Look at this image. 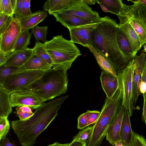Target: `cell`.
<instances>
[{
  "label": "cell",
  "instance_id": "obj_38",
  "mask_svg": "<svg viewBox=\"0 0 146 146\" xmlns=\"http://www.w3.org/2000/svg\"><path fill=\"white\" fill-rule=\"evenodd\" d=\"M13 17L0 13V34L9 24Z\"/></svg>",
  "mask_w": 146,
  "mask_h": 146
},
{
  "label": "cell",
  "instance_id": "obj_28",
  "mask_svg": "<svg viewBox=\"0 0 146 146\" xmlns=\"http://www.w3.org/2000/svg\"><path fill=\"white\" fill-rule=\"evenodd\" d=\"M32 49L34 52L37 55L48 64L52 66V60L45 50L43 43L40 42H36L35 46Z\"/></svg>",
  "mask_w": 146,
  "mask_h": 146
},
{
  "label": "cell",
  "instance_id": "obj_47",
  "mask_svg": "<svg viewBox=\"0 0 146 146\" xmlns=\"http://www.w3.org/2000/svg\"><path fill=\"white\" fill-rule=\"evenodd\" d=\"M83 1L88 5H94L97 2V0H83Z\"/></svg>",
  "mask_w": 146,
  "mask_h": 146
},
{
  "label": "cell",
  "instance_id": "obj_29",
  "mask_svg": "<svg viewBox=\"0 0 146 146\" xmlns=\"http://www.w3.org/2000/svg\"><path fill=\"white\" fill-rule=\"evenodd\" d=\"M48 29L47 26L39 27L37 25L32 28V32L36 42L41 41L44 43L47 41L46 36L48 33Z\"/></svg>",
  "mask_w": 146,
  "mask_h": 146
},
{
  "label": "cell",
  "instance_id": "obj_15",
  "mask_svg": "<svg viewBox=\"0 0 146 146\" xmlns=\"http://www.w3.org/2000/svg\"><path fill=\"white\" fill-rule=\"evenodd\" d=\"M124 109L122 106L110 125L106 134V140L113 146H115L116 142L121 140L120 133Z\"/></svg>",
  "mask_w": 146,
  "mask_h": 146
},
{
  "label": "cell",
  "instance_id": "obj_14",
  "mask_svg": "<svg viewBox=\"0 0 146 146\" xmlns=\"http://www.w3.org/2000/svg\"><path fill=\"white\" fill-rule=\"evenodd\" d=\"M134 59L135 62L132 82V95L133 102L135 104L138 97L137 96L138 84L140 78L141 74L146 67V54L142 52L139 55H136Z\"/></svg>",
  "mask_w": 146,
  "mask_h": 146
},
{
  "label": "cell",
  "instance_id": "obj_32",
  "mask_svg": "<svg viewBox=\"0 0 146 146\" xmlns=\"http://www.w3.org/2000/svg\"><path fill=\"white\" fill-rule=\"evenodd\" d=\"M16 111L15 113L21 120L26 119L31 116L33 114L31 109L25 106H17Z\"/></svg>",
  "mask_w": 146,
  "mask_h": 146
},
{
  "label": "cell",
  "instance_id": "obj_50",
  "mask_svg": "<svg viewBox=\"0 0 146 146\" xmlns=\"http://www.w3.org/2000/svg\"><path fill=\"white\" fill-rule=\"evenodd\" d=\"M115 146H124L122 141L120 140L116 142L115 144Z\"/></svg>",
  "mask_w": 146,
  "mask_h": 146
},
{
  "label": "cell",
  "instance_id": "obj_13",
  "mask_svg": "<svg viewBox=\"0 0 146 146\" xmlns=\"http://www.w3.org/2000/svg\"><path fill=\"white\" fill-rule=\"evenodd\" d=\"M33 53V49L28 47L24 49L12 52L6 56L2 65L20 67L27 61Z\"/></svg>",
  "mask_w": 146,
  "mask_h": 146
},
{
  "label": "cell",
  "instance_id": "obj_5",
  "mask_svg": "<svg viewBox=\"0 0 146 146\" xmlns=\"http://www.w3.org/2000/svg\"><path fill=\"white\" fill-rule=\"evenodd\" d=\"M43 44L52 60V66H61L68 70L77 58L81 55L74 43L65 39L62 35L54 36L51 40Z\"/></svg>",
  "mask_w": 146,
  "mask_h": 146
},
{
  "label": "cell",
  "instance_id": "obj_16",
  "mask_svg": "<svg viewBox=\"0 0 146 146\" xmlns=\"http://www.w3.org/2000/svg\"><path fill=\"white\" fill-rule=\"evenodd\" d=\"M52 15L57 21L68 29L88 24L98 19L94 20L86 19L68 14L60 13H55Z\"/></svg>",
  "mask_w": 146,
  "mask_h": 146
},
{
  "label": "cell",
  "instance_id": "obj_4",
  "mask_svg": "<svg viewBox=\"0 0 146 146\" xmlns=\"http://www.w3.org/2000/svg\"><path fill=\"white\" fill-rule=\"evenodd\" d=\"M122 90L120 86L112 96L106 98L94 125L86 146H100L112 121L121 107Z\"/></svg>",
  "mask_w": 146,
  "mask_h": 146
},
{
  "label": "cell",
  "instance_id": "obj_7",
  "mask_svg": "<svg viewBox=\"0 0 146 146\" xmlns=\"http://www.w3.org/2000/svg\"><path fill=\"white\" fill-rule=\"evenodd\" d=\"M45 71L28 70L15 72L6 79L2 87L10 94L24 89L41 77Z\"/></svg>",
  "mask_w": 146,
  "mask_h": 146
},
{
  "label": "cell",
  "instance_id": "obj_18",
  "mask_svg": "<svg viewBox=\"0 0 146 146\" xmlns=\"http://www.w3.org/2000/svg\"><path fill=\"white\" fill-rule=\"evenodd\" d=\"M46 11L40 10L23 17L20 20L21 32L32 29L47 17Z\"/></svg>",
  "mask_w": 146,
  "mask_h": 146
},
{
  "label": "cell",
  "instance_id": "obj_21",
  "mask_svg": "<svg viewBox=\"0 0 146 146\" xmlns=\"http://www.w3.org/2000/svg\"><path fill=\"white\" fill-rule=\"evenodd\" d=\"M128 111L124 109L120 130V139L124 146H129L133 131L131 126Z\"/></svg>",
  "mask_w": 146,
  "mask_h": 146
},
{
  "label": "cell",
  "instance_id": "obj_26",
  "mask_svg": "<svg viewBox=\"0 0 146 146\" xmlns=\"http://www.w3.org/2000/svg\"><path fill=\"white\" fill-rule=\"evenodd\" d=\"M31 35L29 30L22 31L11 53L27 48L30 44Z\"/></svg>",
  "mask_w": 146,
  "mask_h": 146
},
{
  "label": "cell",
  "instance_id": "obj_10",
  "mask_svg": "<svg viewBox=\"0 0 146 146\" xmlns=\"http://www.w3.org/2000/svg\"><path fill=\"white\" fill-rule=\"evenodd\" d=\"M101 19L100 17L94 21L88 24L68 28L70 40L74 43L81 44L85 47H92L91 34L100 23Z\"/></svg>",
  "mask_w": 146,
  "mask_h": 146
},
{
  "label": "cell",
  "instance_id": "obj_23",
  "mask_svg": "<svg viewBox=\"0 0 146 146\" xmlns=\"http://www.w3.org/2000/svg\"><path fill=\"white\" fill-rule=\"evenodd\" d=\"M76 0H48L42 6L44 11L52 15L59 12L73 5Z\"/></svg>",
  "mask_w": 146,
  "mask_h": 146
},
{
  "label": "cell",
  "instance_id": "obj_25",
  "mask_svg": "<svg viewBox=\"0 0 146 146\" xmlns=\"http://www.w3.org/2000/svg\"><path fill=\"white\" fill-rule=\"evenodd\" d=\"M10 94L0 86V117H7L12 111Z\"/></svg>",
  "mask_w": 146,
  "mask_h": 146
},
{
  "label": "cell",
  "instance_id": "obj_9",
  "mask_svg": "<svg viewBox=\"0 0 146 146\" xmlns=\"http://www.w3.org/2000/svg\"><path fill=\"white\" fill-rule=\"evenodd\" d=\"M21 32L19 21L13 17L0 34V51L6 56L10 54Z\"/></svg>",
  "mask_w": 146,
  "mask_h": 146
},
{
  "label": "cell",
  "instance_id": "obj_11",
  "mask_svg": "<svg viewBox=\"0 0 146 146\" xmlns=\"http://www.w3.org/2000/svg\"><path fill=\"white\" fill-rule=\"evenodd\" d=\"M10 100L12 107L25 106L36 109L44 103L34 93L25 89L11 94Z\"/></svg>",
  "mask_w": 146,
  "mask_h": 146
},
{
  "label": "cell",
  "instance_id": "obj_44",
  "mask_svg": "<svg viewBox=\"0 0 146 146\" xmlns=\"http://www.w3.org/2000/svg\"><path fill=\"white\" fill-rule=\"evenodd\" d=\"M146 82L141 81L140 86V93L143 95L146 94Z\"/></svg>",
  "mask_w": 146,
  "mask_h": 146
},
{
  "label": "cell",
  "instance_id": "obj_33",
  "mask_svg": "<svg viewBox=\"0 0 146 146\" xmlns=\"http://www.w3.org/2000/svg\"><path fill=\"white\" fill-rule=\"evenodd\" d=\"M92 129V126H90L82 129L73 137L72 141H80L85 143L87 145Z\"/></svg>",
  "mask_w": 146,
  "mask_h": 146
},
{
  "label": "cell",
  "instance_id": "obj_20",
  "mask_svg": "<svg viewBox=\"0 0 146 146\" xmlns=\"http://www.w3.org/2000/svg\"><path fill=\"white\" fill-rule=\"evenodd\" d=\"M119 27L126 36L135 56L141 46L137 35L127 22L120 23Z\"/></svg>",
  "mask_w": 146,
  "mask_h": 146
},
{
  "label": "cell",
  "instance_id": "obj_49",
  "mask_svg": "<svg viewBox=\"0 0 146 146\" xmlns=\"http://www.w3.org/2000/svg\"><path fill=\"white\" fill-rule=\"evenodd\" d=\"M97 2L99 4L103 11L105 13L110 12L108 10V9H107V8L106 7L104 6L102 4L100 3L97 1Z\"/></svg>",
  "mask_w": 146,
  "mask_h": 146
},
{
  "label": "cell",
  "instance_id": "obj_6",
  "mask_svg": "<svg viewBox=\"0 0 146 146\" xmlns=\"http://www.w3.org/2000/svg\"><path fill=\"white\" fill-rule=\"evenodd\" d=\"M134 3L131 5L123 4L117 15L120 23L127 22L139 38L141 46L146 42V0H128Z\"/></svg>",
  "mask_w": 146,
  "mask_h": 146
},
{
  "label": "cell",
  "instance_id": "obj_51",
  "mask_svg": "<svg viewBox=\"0 0 146 146\" xmlns=\"http://www.w3.org/2000/svg\"><path fill=\"white\" fill-rule=\"evenodd\" d=\"M144 46H143V47L144 48V50L143 51L144 52H146V44L145 43L144 44Z\"/></svg>",
  "mask_w": 146,
  "mask_h": 146
},
{
  "label": "cell",
  "instance_id": "obj_40",
  "mask_svg": "<svg viewBox=\"0 0 146 146\" xmlns=\"http://www.w3.org/2000/svg\"><path fill=\"white\" fill-rule=\"evenodd\" d=\"M23 17H27L32 13L30 9V0H22Z\"/></svg>",
  "mask_w": 146,
  "mask_h": 146
},
{
  "label": "cell",
  "instance_id": "obj_27",
  "mask_svg": "<svg viewBox=\"0 0 146 146\" xmlns=\"http://www.w3.org/2000/svg\"><path fill=\"white\" fill-rule=\"evenodd\" d=\"M97 1L106 7L110 12L117 15L121 12L124 4L121 0H97Z\"/></svg>",
  "mask_w": 146,
  "mask_h": 146
},
{
  "label": "cell",
  "instance_id": "obj_36",
  "mask_svg": "<svg viewBox=\"0 0 146 146\" xmlns=\"http://www.w3.org/2000/svg\"><path fill=\"white\" fill-rule=\"evenodd\" d=\"M87 113V123L88 126L94 124L97 121L100 113V111L97 110H88Z\"/></svg>",
  "mask_w": 146,
  "mask_h": 146
},
{
  "label": "cell",
  "instance_id": "obj_19",
  "mask_svg": "<svg viewBox=\"0 0 146 146\" xmlns=\"http://www.w3.org/2000/svg\"><path fill=\"white\" fill-rule=\"evenodd\" d=\"M52 67L33 51V54L29 59L22 66L18 68L15 72L28 70L46 71Z\"/></svg>",
  "mask_w": 146,
  "mask_h": 146
},
{
  "label": "cell",
  "instance_id": "obj_46",
  "mask_svg": "<svg viewBox=\"0 0 146 146\" xmlns=\"http://www.w3.org/2000/svg\"><path fill=\"white\" fill-rule=\"evenodd\" d=\"M6 56L1 51H0V66L2 65L4 62Z\"/></svg>",
  "mask_w": 146,
  "mask_h": 146
},
{
  "label": "cell",
  "instance_id": "obj_48",
  "mask_svg": "<svg viewBox=\"0 0 146 146\" xmlns=\"http://www.w3.org/2000/svg\"><path fill=\"white\" fill-rule=\"evenodd\" d=\"M68 144L69 143L60 144L56 142L52 144L49 145L47 146H68Z\"/></svg>",
  "mask_w": 146,
  "mask_h": 146
},
{
  "label": "cell",
  "instance_id": "obj_1",
  "mask_svg": "<svg viewBox=\"0 0 146 146\" xmlns=\"http://www.w3.org/2000/svg\"><path fill=\"white\" fill-rule=\"evenodd\" d=\"M68 97L63 96L44 103L29 118L11 122V128L22 146L34 145L36 138L55 118L62 104Z\"/></svg>",
  "mask_w": 146,
  "mask_h": 146
},
{
  "label": "cell",
  "instance_id": "obj_17",
  "mask_svg": "<svg viewBox=\"0 0 146 146\" xmlns=\"http://www.w3.org/2000/svg\"><path fill=\"white\" fill-rule=\"evenodd\" d=\"M100 80L106 98L111 97L119 86L117 76H115L102 71Z\"/></svg>",
  "mask_w": 146,
  "mask_h": 146
},
{
  "label": "cell",
  "instance_id": "obj_52",
  "mask_svg": "<svg viewBox=\"0 0 146 146\" xmlns=\"http://www.w3.org/2000/svg\"><path fill=\"white\" fill-rule=\"evenodd\" d=\"M1 118V117H0V119Z\"/></svg>",
  "mask_w": 146,
  "mask_h": 146
},
{
  "label": "cell",
  "instance_id": "obj_53",
  "mask_svg": "<svg viewBox=\"0 0 146 146\" xmlns=\"http://www.w3.org/2000/svg\"></svg>",
  "mask_w": 146,
  "mask_h": 146
},
{
  "label": "cell",
  "instance_id": "obj_8",
  "mask_svg": "<svg viewBox=\"0 0 146 146\" xmlns=\"http://www.w3.org/2000/svg\"><path fill=\"white\" fill-rule=\"evenodd\" d=\"M135 62L134 58L128 66L117 75L122 90V105L131 116L134 109L133 102L132 82Z\"/></svg>",
  "mask_w": 146,
  "mask_h": 146
},
{
  "label": "cell",
  "instance_id": "obj_42",
  "mask_svg": "<svg viewBox=\"0 0 146 146\" xmlns=\"http://www.w3.org/2000/svg\"><path fill=\"white\" fill-rule=\"evenodd\" d=\"M0 146H16L14 144L10 142L9 138L5 137L1 140Z\"/></svg>",
  "mask_w": 146,
  "mask_h": 146
},
{
  "label": "cell",
  "instance_id": "obj_22",
  "mask_svg": "<svg viewBox=\"0 0 146 146\" xmlns=\"http://www.w3.org/2000/svg\"><path fill=\"white\" fill-rule=\"evenodd\" d=\"M116 36L117 43L121 52L126 57L132 61L135 56L126 36L119 26L116 28Z\"/></svg>",
  "mask_w": 146,
  "mask_h": 146
},
{
  "label": "cell",
  "instance_id": "obj_3",
  "mask_svg": "<svg viewBox=\"0 0 146 146\" xmlns=\"http://www.w3.org/2000/svg\"><path fill=\"white\" fill-rule=\"evenodd\" d=\"M67 71L61 66H52L23 89L31 91L43 103L52 99L67 92L68 81Z\"/></svg>",
  "mask_w": 146,
  "mask_h": 146
},
{
  "label": "cell",
  "instance_id": "obj_39",
  "mask_svg": "<svg viewBox=\"0 0 146 146\" xmlns=\"http://www.w3.org/2000/svg\"><path fill=\"white\" fill-rule=\"evenodd\" d=\"M87 113L86 112L81 114L78 118L77 127L79 129H82L88 126L87 123Z\"/></svg>",
  "mask_w": 146,
  "mask_h": 146
},
{
  "label": "cell",
  "instance_id": "obj_43",
  "mask_svg": "<svg viewBox=\"0 0 146 146\" xmlns=\"http://www.w3.org/2000/svg\"><path fill=\"white\" fill-rule=\"evenodd\" d=\"M68 146H86V144L78 141H72Z\"/></svg>",
  "mask_w": 146,
  "mask_h": 146
},
{
  "label": "cell",
  "instance_id": "obj_35",
  "mask_svg": "<svg viewBox=\"0 0 146 146\" xmlns=\"http://www.w3.org/2000/svg\"><path fill=\"white\" fill-rule=\"evenodd\" d=\"M10 124L7 117H1L0 119V142L7 135L9 131Z\"/></svg>",
  "mask_w": 146,
  "mask_h": 146
},
{
  "label": "cell",
  "instance_id": "obj_37",
  "mask_svg": "<svg viewBox=\"0 0 146 146\" xmlns=\"http://www.w3.org/2000/svg\"><path fill=\"white\" fill-rule=\"evenodd\" d=\"M22 2V0H16L14 9V15H15V17L19 21L23 17Z\"/></svg>",
  "mask_w": 146,
  "mask_h": 146
},
{
  "label": "cell",
  "instance_id": "obj_31",
  "mask_svg": "<svg viewBox=\"0 0 146 146\" xmlns=\"http://www.w3.org/2000/svg\"><path fill=\"white\" fill-rule=\"evenodd\" d=\"M18 68L2 65L0 66V86L2 87L6 79L12 74L16 72Z\"/></svg>",
  "mask_w": 146,
  "mask_h": 146
},
{
  "label": "cell",
  "instance_id": "obj_12",
  "mask_svg": "<svg viewBox=\"0 0 146 146\" xmlns=\"http://www.w3.org/2000/svg\"><path fill=\"white\" fill-rule=\"evenodd\" d=\"M70 14L82 19L94 20L100 17L98 13L92 10L83 0H76L72 5L57 12Z\"/></svg>",
  "mask_w": 146,
  "mask_h": 146
},
{
  "label": "cell",
  "instance_id": "obj_24",
  "mask_svg": "<svg viewBox=\"0 0 146 146\" xmlns=\"http://www.w3.org/2000/svg\"><path fill=\"white\" fill-rule=\"evenodd\" d=\"M93 54L102 71L115 76H117L116 72L111 63L103 55L92 47H87Z\"/></svg>",
  "mask_w": 146,
  "mask_h": 146
},
{
  "label": "cell",
  "instance_id": "obj_34",
  "mask_svg": "<svg viewBox=\"0 0 146 146\" xmlns=\"http://www.w3.org/2000/svg\"><path fill=\"white\" fill-rule=\"evenodd\" d=\"M129 146H146V140L144 137L133 131Z\"/></svg>",
  "mask_w": 146,
  "mask_h": 146
},
{
  "label": "cell",
  "instance_id": "obj_41",
  "mask_svg": "<svg viewBox=\"0 0 146 146\" xmlns=\"http://www.w3.org/2000/svg\"><path fill=\"white\" fill-rule=\"evenodd\" d=\"M144 98V103L143 108V112L142 116V121L145 124L146 123V94L142 95Z\"/></svg>",
  "mask_w": 146,
  "mask_h": 146
},
{
  "label": "cell",
  "instance_id": "obj_2",
  "mask_svg": "<svg viewBox=\"0 0 146 146\" xmlns=\"http://www.w3.org/2000/svg\"><path fill=\"white\" fill-rule=\"evenodd\" d=\"M119 25L115 20L107 16L101 17L100 23L92 31V47L111 63L117 75L125 69L132 61L121 52L116 36Z\"/></svg>",
  "mask_w": 146,
  "mask_h": 146
},
{
  "label": "cell",
  "instance_id": "obj_30",
  "mask_svg": "<svg viewBox=\"0 0 146 146\" xmlns=\"http://www.w3.org/2000/svg\"><path fill=\"white\" fill-rule=\"evenodd\" d=\"M16 0H0V12L13 16Z\"/></svg>",
  "mask_w": 146,
  "mask_h": 146
},
{
  "label": "cell",
  "instance_id": "obj_45",
  "mask_svg": "<svg viewBox=\"0 0 146 146\" xmlns=\"http://www.w3.org/2000/svg\"><path fill=\"white\" fill-rule=\"evenodd\" d=\"M141 81L146 82V67L143 70L141 75Z\"/></svg>",
  "mask_w": 146,
  "mask_h": 146
}]
</instances>
